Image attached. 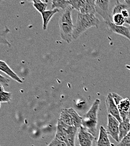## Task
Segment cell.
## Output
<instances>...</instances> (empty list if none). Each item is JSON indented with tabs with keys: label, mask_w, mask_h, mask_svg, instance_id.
Segmentation results:
<instances>
[{
	"label": "cell",
	"mask_w": 130,
	"mask_h": 146,
	"mask_svg": "<svg viewBox=\"0 0 130 146\" xmlns=\"http://www.w3.org/2000/svg\"><path fill=\"white\" fill-rule=\"evenodd\" d=\"M95 137L86 129L81 127L77 135V141L80 146H92Z\"/></svg>",
	"instance_id": "cell-8"
},
{
	"label": "cell",
	"mask_w": 130,
	"mask_h": 146,
	"mask_svg": "<svg viewBox=\"0 0 130 146\" xmlns=\"http://www.w3.org/2000/svg\"><path fill=\"white\" fill-rule=\"evenodd\" d=\"M128 118H129V120H130V111H129V115H128Z\"/></svg>",
	"instance_id": "cell-30"
},
{
	"label": "cell",
	"mask_w": 130,
	"mask_h": 146,
	"mask_svg": "<svg viewBox=\"0 0 130 146\" xmlns=\"http://www.w3.org/2000/svg\"><path fill=\"white\" fill-rule=\"evenodd\" d=\"M108 28L112 32L127 38L130 40V28L125 26H118L112 21L106 23Z\"/></svg>",
	"instance_id": "cell-10"
},
{
	"label": "cell",
	"mask_w": 130,
	"mask_h": 146,
	"mask_svg": "<svg viewBox=\"0 0 130 146\" xmlns=\"http://www.w3.org/2000/svg\"><path fill=\"white\" fill-rule=\"evenodd\" d=\"M47 146H67V145L65 142L55 137Z\"/></svg>",
	"instance_id": "cell-25"
},
{
	"label": "cell",
	"mask_w": 130,
	"mask_h": 146,
	"mask_svg": "<svg viewBox=\"0 0 130 146\" xmlns=\"http://www.w3.org/2000/svg\"><path fill=\"white\" fill-rule=\"evenodd\" d=\"M78 128L68 125L58 119L55 137L67 146H75V139Z\"/></svg>",
	"instance_id": "cell-4"
},
{
	"label": "cell",
	"mask_w": 130,
	"mask_h": 146,
	"mask_svg": "<svg viewBox=\"0 0 130 146\" xmlns=\"http://www.w3.org/2000/svg\"><path fill=\"white\" fill-rule=\"evenodd\" d=\"M52 6L51 10H54L55 9H66L69 6H71L70 1L66 0H53L51 1Z\"/></svg>",
	"instance_id": "cell-18"
},
{
	"label": "cell",
	"mask_w": 130,
	"mask_h": 146,
	"mask_svg": "<svg viewBox=\"0 0 130 146\" xmlns=\"http://www.w3.org/2000/svg\"><path fill=\"white\" fill-rule=\"evenodd\" d=\"M112 22L116 25L122 26L126 23V18L121 14H117L112 15Z\"/></svg>",
	"instance_id": "cell-19"
},
{
	"label": "cell",
	"mask_w": 130,
	"mask_h": 146,
	"mask_svg": "<svg viewBox=\"0 0 130 146\" xmlns=\"http://www.w3.org/2000/svg\"><path fill=\"white\" fill-rule=\"evenodd\" d=\"M109 0L95 1L96 13L99 14L104 19L106 23L112 21V16L109 13Z\"/></svg>",
	"instance_id": "cell-6"
},
{
	"label": "cell",
	"mask_w": 130,
	"mask_h": 146,
	"mask_svg": "<svg viewBox=\"0 0 130 146\" xmlns=\"http://www.w3.org/2000/svg\"><path fill=\"white\" fill-rule=\"evenodd\" d=\"M121 14L123 16V17H124L125 18H129L130 17L129 13V11H128L127 10H123V11L122 12Z\"/></svg>",
	"instance_id": "cell-28"
},
{
	"label": "cell",
	"mask_w": 130,
	"mask_h": 146,
	"mask_svg": "<svg viewBox=\"0 0 130 146\" xmlns=\"http://www.w3.org/2000/svg\"><path fill=\"white\" fill-rule=\"evenodd\" d=\"M71 6L79 12L86 3V0H69Z\"/></svg>",
	"instance_id": "cell-21"
},
{
	"label": "cell",
	"mask_w": 130,
	"mask_h": 146,
	"mask_svg": "<svg viewBox=\"0 0 130 146\" xmlns=\"http://www.w3.org/2000/svg\"><path fill=\"white\" fill-rule=\"evenodd\" d=\"M10 80L6 77L3 76L2 75H0V84L5 87H9Z\"/></svg>",
	"instance_id": "cell-26"
},
{
	"label": "cell",
	"mask_w": 130,
	"mask_h": 146,
	"mask_svg": "<svg viewBox=\"0 0 130 146\" xmlns=\"http://www.w3.org/2000/svg\"><path fill=\"white\" fill-rule=\"evenodd\" d=\"M59 11V9H55L54 10L46 11L41 14L43 18V29L44 31L47 29V25L49 22L50 20L53 17V16Z\"/></svg>",
	"instance_id": "cell-16"
},
{
	"label": "cell",
	"mask_w": 130,
	"mask_h": 146,
	"mask_svg": "<svg viewBox=\"0 0 130 146\" xmlns=\"http://www.w3.org/2000/svg\"><path fill=\"white\" fill-rule=\"evenodd\" d=\"M10 32V30L8 29L7 27H6L4 31H1V44H7L9 47H10V43L6 39V36Z\"/></svg>",
	"instance_id": "cell-22"
},
{
	"label": "cell",
	"mask_w": 130,
	"mask_h": 146,
	"mask_svg": "<svg viewBox=\"0 0 130 146\" xmlns=\"http://www.w3.org/2000/svg\"><path fill=\"white\" fill-rule=\"evenodd\" d=\"M130 9V0H126L124 3L121 2L119 1H117L115 6L114 7L112 15L121 14L122 12L125 10Z\"/></svg>",
	"instance_id": "cell-17"
},
{
	"label": "cell",
	"mask_w": 130,
	"mask_h": 146,
	"mask_svg": "<svg viewBox=\"0 0 130 146\" xmlns=\"http://www.w3.org/2000/svg\"><path fill=\"white\" fill-rule=\"evenodd\" d=\"M106 105L108 114L111 115L112 116L114 117L119 122V123H121L122 120L121 119L119 111L118 109L117 106L114 101L112 94L111 93H109L107 96L106 100Z\"/></svg>",
	"instance_id": "cell-9"
},
{
	"label": "cell",
	"mask_w": 130,
	"mask_h": 146,
	"mask_svg": "<svg viewBox=\"0 0 130 146\" xmlns=\"http://www.w3.org/2000/svg\"><path fill=\"white\" fill-rule=\"evenodd\" d=\"M126 23L130 25V17L126 19Z\"/></svg>",
	"instance_id": "cell-29"
},
{
	"label": "cell",
	"mask_w": 130,
	"mask_h": 146,
	"mask_svg": "<svg viewBox=\"0 0 130 146\" xmlns=\"http://www.w3.org/2000/svg\"><path fill=\"white\" fill-rule=\"evenodd\" d=\"M100 21L95 14H82L79 13L75 25L73 39H76L86 31L95 27L98 28Z\"/></svg>",
	"instance_id": "cell-2"
},
{
	"label": "cell",
	"mask_w": 130,
	"mask_h": 146,
	"mask_svg": "<svg viewBox=\"0 0 130 146\" xmlns=\"http://www.w3.org/2000/svg\"><path fill=\"white\" fill-rule=\"evenodd\" d=\"M116 146H130V132Z\"/></svg>",
	"instance_id": "cell-24"
},
{
	"label": "cell",
	"mask_w": 130,
	"mask_h": 146,
	"mask_svg": "<svg viewBox=\"0 0 130 146\" xmlns=\"http://www.w3.org/2000/svg\"><path fill=\"white\" fill-rule=\"evenodd\" d=\"M74 9L71 6L67 8L62 14L59 20L60 36L61 38L67 42L71 43L73 39L75 26L73 23L71 11Z\"/></svg>",
	"instance_id": "cell-1"
},
{
	"label": "cell",
	"mask_w": 130,
	"mask_h": 146,
	"mask_svg": "<svg viewBox=\"0 0 130 146\" xmlns=\"http://www.w3.org/2000/svg\"><path fill=\"white\" fill-rule=\"evenodd\" d=\"M59 120L68 125L78 129L82 127V117L73 108L63 110L61 112Z\"/></svg>",
	"instance_id": "cell-5"
},
{
	"label": "cell",
	"mask_w": 130,
	"mask_h": 146,
	"mask_svg": "<svg viewBox=\"0 0 130 146\" xmlns=\"http://www.w3.org/2000/svg\"><path fill=\"white\" fill-rule=\"evenodd\" d=\"M96 146H112L107 130L103 126H100L99 128V136Z\"/></svg>",
	"instance_id": "cell-12"
},
{
	"label": "cell",
	"mask_w": 130,
	"mask_h": 146,
	"mask_svg": "<svg viewBox=\"0 0 130 146\" xmlns=\"http://www.w3.org/2000/svg\"><path fill=\"white\" fill-rule=\"evenodd\" d=\"M120 115L122 120L128 118L129 112L130 111V101L128 98H123L117 105Z\"/></svg>",
	"instance_id": "cell-11"
},
{
	"label": "cell",
	"mask_w": 130,
	"mask_h": 146,
	"mask_svg": "<svg viewBox=\"0 0 130 146\" xmlns=\"http://www.w3.org/2000/svg\"><path fill=\"white\" fill-rule=\"evenodd\" d=\"M33 2V6L36 8L38 12L40 14L46 11V9L47 7V3L41 1L34 0L32 1Z\"/></svg>",
	"instance_id": "cell-20"
},
{
	"label": "cell",
	"mask_w": 130,
	"mask_h": 146,
	"mask_svg": "<svg viewBox=\"0 0 130 146\" xmlns=\"http://www.w3.org/2000/svg\"><path fill=\"white\" fill-rule=\"evenodd\" d=\"M108 124L107 131L108 135H110L113 139L116 142H119V122L111 115L108 114L107 116Z\"/></svg>",
	"instance_id": "cell-7"
},
{
	"label": "cell",
	"mask_w": 130,
	"mask_h": 146,
	"mask_svg": "<svg viewBox=\"0 0 130 146\" xmlns=\"http://www.w3.org/2000/svg\"><path fill=\"white\" fill-rule=\"evenodd\" d=\"M119 142L125 137L130 132V120L129 118L122 120L119 124Z\"/></svg>",
	"instance_id": "cell-14"
},
{
	"label": "cell",
	"mask_w": 130,
	"mask_h": 146,
	"mask_svg": "<svg viewBox=\"0 0 130 146\" xmlns=\"http://www.w3.org/2000/svg\"><path fill=\"white\" fill-rule=\"evenodd\" d=\"M11 99V93L1 92V102H9Z\"/></svg>",
	"instance_id": "cell-23"
},
{
	"label": "cell",
	"mask_w": 130,
	"mask_h": 146,
	"mask_svg": "<svg viewBox=\"0 0 130 146\" xmlns=\"http://www.w3.org/2000/svg\"><path fill=\"white\" fill-rule=\"evenodd\" d=\"M95 1L86 0V3L79 13L82 14H95Z\"/></svg>",
	"instance_id": "cell-15"
},
{
	"label": "cell",
	"mask_w": 130,
	"mask_h": 146,
	"mask_svg": "<svg viewBox=\"0 0 130 146\" xmlns=\"http://www.w3.org/2000/svg\"><path fill=\"white\" fill-rule=\"evenodd\" d=\"M100 101L96 99L89 110L82 116V127L95 137L98 123V111Z\"/></svg>",
	"instance_id": "cell-3"
},
{
	"label": "cell",
	"mask_w": 130,
	"mask_h": 146,
	"mask_svg": "<svg viewBox=\"0 0 130 146\" xmlns=\"http://www.w3.org/2000/svg\"><path fill=\"white\" fill-rule=\"evenodd\" d=\"M0 70L1 72L6 74L10 78H11L17 82L20 83H22V81L16 75V74L14 72L10 69V68L6 64V63L5 61H3L2 60L0 61Z\"/></svg>",
	"instance_id": "cell-13"
},
{
	"label": "cell",
	"mask_w": 130,
	"mask_h": 146,
	"mask_svg": "<svg viewBox=\"0 0 130 146\" xmlns=\"http://www.w3.org/2000/svg\"><path fill=\"white\" fill-rule=\"evenodd\" d=\"M112 97L114 100V101L115 104H116V105L117 106L123 98L121 96H120L119 95H118V94H117L115 93H112Z\"/></svg>",
	"instance_id": "cell-27"
}]
</instances>
